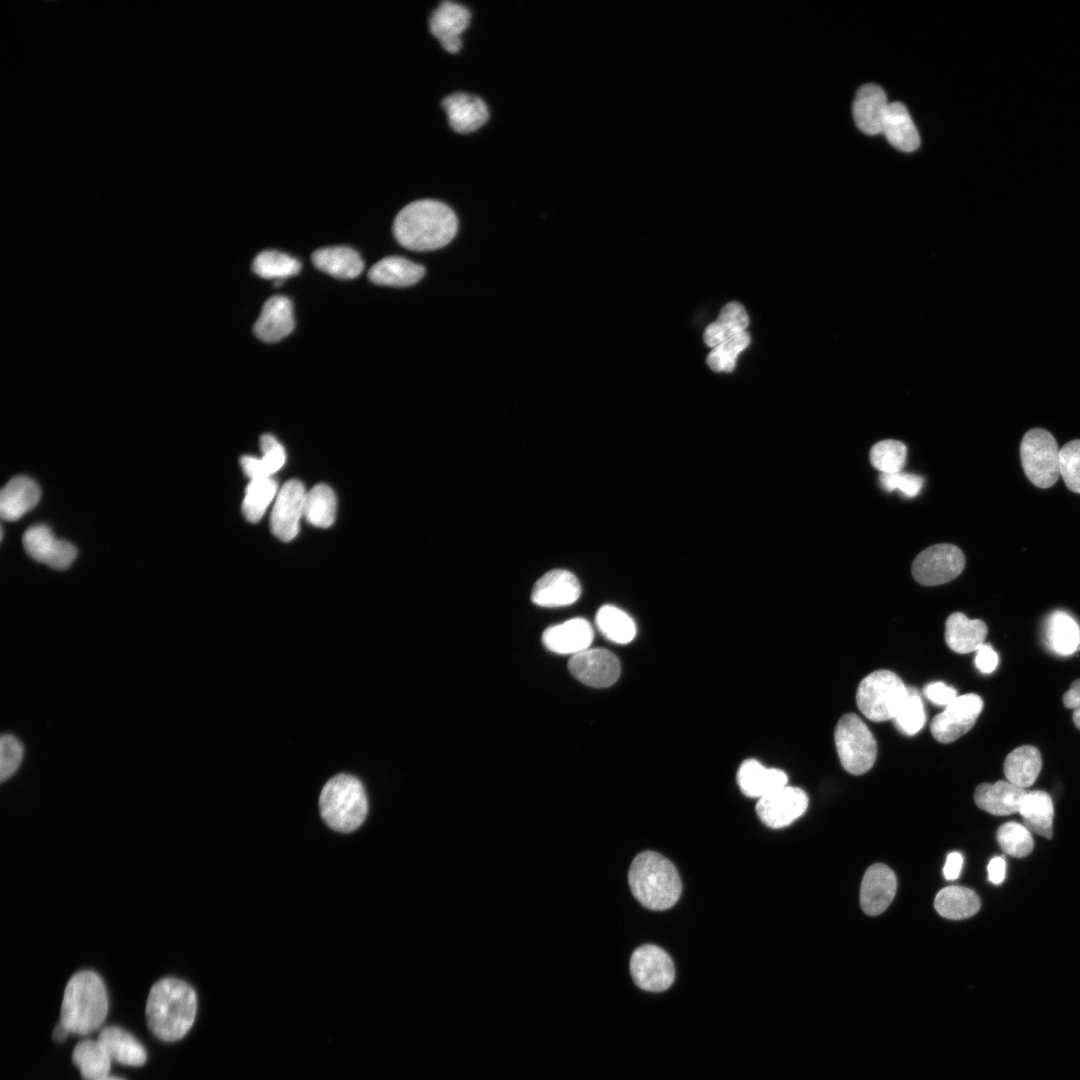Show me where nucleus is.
Masks as SVG:
<instances>
[{
    "instance_id": "f257e3e1",
    "label": "nucleus",
    "mask_w": 1080,
    "mask_h": 1080,
    "mask_svg": "<svg viewBox=\"0 0 1080 1080\" xmlns=\"http://www.w3.org/2000/svg\"><path fill=\"white\" fill-rule=\"evenodd\" d=\"M392 230L403 247L418 252L446 246L455 237L458 219L447 204L423 198L406 204L396 214Z\"/></svg>"
},
{
    "instance_id": "f03ea898",
    "label": "nucleus",
    "mask_w": 1080,
    "mask_h": 1080,
    "mask_svg": "<svg viewBox=\"0 0 1080 1080\" xmlns=\"http://www.w3.org/2000/svg\"><path fill=\"white\" fill-rule=\"evenodd\" d=\"M197 1012L194 989L181 979L166 977L150 989L146 1021L151 1033L165 1042L183 1038L192 1027Z\"/></svg>"
},
{
    "instance_id": "9d476101",
    "label": "nucleus",
    "mask_w": 1080,
    "mask_h": 1080,
    "mask_svg": "<svg viewBox=\"0 0 1080 1080\" xmlns=\"http://www.w3.org/2000/svg\"><path fill=\"white\" fill-rule=\"evenodd\" d=\"M630 972L634 983L650 992L668 989L675 977L670 956L660 947L650 944L640 946L632 953Z\"/></svg>"
},
{
    "instance_id": "49530a36",
    "label": "nucleus",
    "mask_w": 1080,
    "mask_h": 1080,
    "mask_svg": "<svg viewBox=\"0 0 1080 1080\" xmlns=\"http://www.w3.org/2000/svg\"><path fill=\"white\" fill-rule=\"evenodd\" d=\"M1060 475L1066 486L1080 493V439L1066 443L1059 451Z\"/></svg>"
},
{
    "instance_id": "09e8293b",
    "label": "nucleus",
    "mask_w": 1080,
    "mask_h": 1080,
    "mask_svg": "<svg viewBox=\"0 0 1080 1080\" xmlns=\"http://www.w3.org/2000/svg\"><path fill=\"white\" fill-rule=\"evenodd\" d=\"M879 484L888 492L898 490L905 497L913 498L920 493L924 484V479L919 475L902 471L880 473Z\"/></svg>"
},
{
    "instance_id": "3c124183",
    "label": "nucleus",
    "mask_w": 1080,
    "mask_h": 1080,
    "mask_svg": "<svg viewBox=\"0 0 1080 1080\" xmlns=\"http://www.w3.org/2000/svg\"><path fill=\"white\" fill-rule=\"evenodd\" d=\"M998 665V655L989 644H983L976 650L975 666L984 674L993 672Z\"/></svg>"
},
{
    "instance_id": "423d86ee",
    "label": "nucleus",
    "mask_w": 1080,
    "mask_h": 1080,
    "mask_svg": "<svg viewBox=\"0 0 1080 1080\" xmlns=\"http://www.w3.org/2000/svg\"><path fill=\"white\" fill-rule=\"evenodd\" d=\"M908 687L889 670H877L860 682L857 706L869 720L882 722L893 719L907 695Z\"/></svg>"
},
{
    "instance_id": "5701e85b",
    "label": "nucleus",
    "mask_w": 1080,
    "mask_h": 1080,
    "mask_svg": "<svg viewBox=\"0 0 1080 1080\" xmlns=\"http://www.w3.org/2000/svg\"><path fill=\"white\" fill-rule=\"evenodd\" d=\"M737 782L743 794L761 799L787 786L788 777L780 769L767 768L755 759H747L738 769Z\"/></svg>"
},
{
    "instance_id": "8fccbe9b",
    "label": "nucleus",
    "mask_w": 1080,
    "mask_h": 1080,
    "mask_svg": "<svg viewBox=\"0 0 1080 1080\" xmlns=\"http://www.w3.org/2000/svg\"><path fill=\"white\" fill-rule=\"evenodd\" d=\"M923 693L931 703L943 707H946L958 696L953 687L940 681L927 684L923 689Z\"/></svg>"
},
{
    "instance_id": "7c9ffc66",
    "label": "nucleus",
    "mask_w": 1080,
    "mask_h": 1080,
    "mask_svg": "<svg viewBox=\"0 0 1080 1080\" xmlns=\"http://www.w3.org/2000/svg\"><path fill=\"white\" fill-rule=\"evenodd\" d=\"M1045 639L1050 650L1059 655H1071L1080 645V628L1068 613L1057 610L1049 615Z\"/></svg>"
},
{
    "instance_id": "4c0bfd02",
    "label": "nucleus",
    "mask_w": 1080,
    "mask_h": 1080,
    "mask_svg": "<svg viewBox=\"0 0 1080 1080\" xmlns=\"http://www.w3.org/2000/svg\"><path fill=\"white\" fill-rule=\"evenodd\" d=\"M336 514V496L326 484H317L305 495L303 515L320 528L330 527Z\"/></svg>"
},
{
    "instance_id": "13d9d810",
    "label": "nucleus",
    "mask_w": 1080,
    "mask_h": 1080,
    "mask_svg": "<svg viewBox=\"0 0 1080 1080\" xmlns=\"http://www.w3.org/2000/svg\"><path fill=\"white\" fill-rule=\"evenodd\" d=\"M102 1080H124V1079H122V1078H120V1077H116V1076H110V1075H109V1076L105 1077V1078H104V1079H102Z\"/></svg>"
},
{
    "instance_id": "2eb2a0df",
    "label": "nucleus",
    "mask_w": 1080,
    "mask_h": 1080,
    "mask_svg": "<svg viewBox=\"0 0 1080 1080\" xmlns=\"http://www.w3.org/2000/svg\"><path fill=\"white\" fill-rule=\"evenodd\" d=\"M440 107L449 128L464 135L478 131L487 124L490 112L487 103L475 94L457 91L443 97Z\"/></svg>"
},
{
    "instance_id": "f704fd0d",
    "label": "nucleus",
    "mask_w": 1080,
    "mask_h": 1080,
    "mask_svg": "<svg viewBox=\"0 0 1080 1080\" xmlns=\"http://www.w3.org/2000/svg\"><path fill=\"white\" fill-rule=\"evenodd\" d=\"M72 1061L83 1080H102L109 1076L112 1060L98 1040L86 1039L75 1046Z\"/></svg>"
},
{
    "instance_id": "e433bc0d",
    "label": "nucleus",
    "mask_w": 1080,
    "mask_h": 1080,
    "mask_svg": "<svg viewBox=\"0 0 1080 1080\" xmlns=\"http://www.w3.org/2000/svg\"><path fill=\"white\" fill-rule=\"evenodd\" d=\"M260 449L262 458L244 455L240 459V465L247 477L251 480L269 478L284 464L286 454L282 445L271 434L260 437Z\"/></svg>"
},
{
    "instance_id": "5fc2aeb1",
    "label": "nucleus",
    "mask_w": 1080,
    "mask_h": 1080,
    "mask_svg": "<svg viewBox=\"0 0 1080 1080\" xmlns=\"http://www.w3.org/2000/svg\"><path fill=\"white\" fill-rule=\"evenodd\" d=\"M1063 704L1066 708L1071 709L1080 706V679L1075 680L1063 695Z\"/></svg>"
},
{
    "instance_id": "7ed1b4c3",
    "label": "nucleus",
    "mask_w": 1080,
    "mask_h": 1080,
    "mask_svg": "<svg viewBox=\"0 0 1080 1080\" xmlns=\"http://www.w3.org/2000/svg\"><path fill=\"white\" fill-rule=\"evenodd\" d=\"M108 1013V995L99 974L81 970L71 976L64 990L60 1023L71 1034L86 1035L104 1023Z\"/></svg>"
},
{
    "instance_id": "c9c22d12",
    "label": "nucleus",
    "mask_w": 1080,
    "mask_h": 1080,
    "mask_svg": "<svg viewBox=\"0 0 1080 1080\" xmlns=\"http://www.w3.org/2000/svg\"><path fill=\"white\" fill-rule=\"evenodd\" d=\"M977 894L965 887L948 886L938 892L934 906L947 919L959 920L975 915L980 909Z\"/></svg>"
},
{
    "instance_id": "1a4fd4ad",
    "label": "nucleus",
    "mask_w": 1080,
    "mask_h": 1080,
    "mask_svg": "<svg viewBox=\"0 0 1080 1080\" xmlns=\"http://www.w3.org/2000/svg\"><path fill=\"white\" fill-rule=\"evenodd\" d=\"M965 566L962 551L953 544H936L924 549L912 563L915 580L924 586H936L955 579Z\"/></svg>"
},
{
    "instance_id": "c85d7f7f",
    "label": "nucleus",
    "mask_w": 1080,
    "mask_h": 1080,
    "mask_svg": "<svg viewBox=\"0 0 1080 1080\" xmlns=\"http://www.w3.org/2000/svg\"><path fill=\"white\" fill-rule=\"evenodd\" d=\"M424 274L425 269L420 264L404 257L389 256L375 263L368 277L377 285L407 287L417 283Z\"/></svg>"
},
{
    "instance_id": "cd10ccee",
    "label": "nucleus",
    "mask_w": 1080,
    "mask_h": 1080,
    "mask_svg": "<svg viewBox=\"0 0 1080 1080\" xmlns=\"http://www.w3.org/2000/svg\"><path fill=\"white\" fill-rule=\"evenodd\" d=\"M111 1060L127 1066H142L147 1059L144 1046L128 1031L118 1026L104 1027L97 1039Z\"/></svg>"
},
{
    "instance_id": "412c9836",
    "label": "nucleus",
    "mask_w": 1080,
    "mask_h": 1080,
    "mask_svg": "<svg viewBox=\"0 0 1080 1080\" xmlns=\"http://www.w3.org/2000/svg\"><path fill=\"white\" fill-rule=\"evenodd\" d=\"M294 326L291 300L282 295H275L263 304L253 330L260 340L271 343L288 336Z\"/></svg>"
},
{
    "instance_id": "4be33fe9",
    "label": "nucleus",
    "mask_w": 1080,
    "mask_h": 1080,
    "mask_svg": "<svg viewBox=\"0 0 1080 1080\" xmlns=\"http://www.w3.org/2000/svg\"><path fill=\"white\" fill-rule=\"evenodd\" d=\"M888 106L886 94L879 85L861 86L853 102V117L859 130L868 135L882 133Z\"/></svg>"
},
{
    "instance_id": "39448f33",
    "label": "nucleus",
    "mask_w": 1080,
    "mask_h": 1080,
    "mask_svg": "<svg viewBox=\"0 0 1080 1080\" xmlns=\"http://www.w3.org/2000/svg\"><path fill=\"white\" fill-rule=\"evenodd\" d=\"M320 813L335 831L348 833L365 820L368 802L362 783L354 776L338 774L323 787L319 797Z\"/></svg>"
},
{
    "instance_id": "a19ab883",
    "label": "nucleus",
    "mask_w": 1080,
    "mask_h": 1080,
    "mask_svg": "<svg viewBox=\"0 0 1080 1080\" xmlns=\"http://www.w3.org/2000/svg\"><path fill=\"white\" fill-rule=\"evenodd\" d=\"M277 491V482L269 478L253 479L245 489L242 513L247 521L256 523L265 513Z\"/></svg>"
},
{
    "instance_id": "20e7f679",
    "label": "nucleus",
    "mask_w": 1080,
    "mask_h": 1080,
    "mask_svg": "<svg viewBox=\"0 0 1080 1080\" xmlns=\"http://www.w3.org/2000/svg\"><path fill=\"white\" fill-rule=\"evenodd\" d=\"M628 882L635 898L651 910H666L679 899L682 884L675 866L653 851L638 854L631 863Z\"/></svg>"
},
{
    "instance_id": "6ab92c4d",
    "label": "nucleus",
    "mask_w": 1080,
    "mask_h": 1080,
    "mask_svg": "<svg viewBox=\"0 0 1080 1080\" xmlns=\"http://www.w3.org/2000/svg\"><path fill=\"white\" fill-rule=\"evenodd\" d=\"M896 887V876L888 866L880 863L870 866L860 888L862 910L871 916L884 912L895 896Z\"/></svg>"
},
{
    "instance_id": "de8ad7c7",
    "label": "nucleus",
    "mask_w": 1080,
    "mask_h": 1080,
    "mask_svg": "<svg viewBox=\"0 0 1080 1080\" xmlns=\"http://www.w3.org/2000/svg\"><path fill=\"white\" fill-rule=\"evenodd\" d=\"M23 755L24 747L20 740L11 734H3L0 741L1 782L8 780L17 771Z\"/></svg>"
},
{
    "instance_id": "4468645a",
    "label": "nucleus",
    "mask_w": 1080,
    "mask_h": 1080,
    "mask_svg": "<svg viewBox=\"0 0 1080 1080\" xmlns=\"http://www.w3.org/2000/svg\"><path fill=\"white\" fill-rule=\"evenodd\" d=\"M22 542L31 558L57 570L68 568L77 556L74 545L56 538L52 530L42 524L29 527L23 534Z\"/></svg>"
},
{
    "instance_id": "79ce46f5",
    "label": "nucleus",
    "mask_w": 1080,
    "mask_h": 1080,
    "mask_svg": "<svg viewBox=\"0 0 1080 1080\" xmlns=\"http://www.w3.org/2000/svg\"><path fill=\"white\" fill-rule=\"evenodd\" d=\"M892 720L903 734L909 736L923 728L926 715L922 698L915 688H908L907 695Z\"/></svg>"
},
{
    "instance_id": "c03bdc74",
    "label": "nucleus",
    "mask_w": 1080,
    "mask_h": 1080,
    "mask_svg": "<svg viewBox=\"0 0 1080 1080\" xmlns=\"http://www.w3.org/2000/svg\"><path fill=\"white\" fill-rule=\"evenodd\" d=\"M996 837L1002 850L1013 857H1025L1033 850V838L1025 825L1005 823L998 829Z\"/></svg>"
},
{
    "instance_id": "9b49d317",
    "label": "nucleus",
    "mask_w": 1080,
    "mask_h": 1080,
    "mask_svg": "<svg viewBox=\"0 0 1080 1080\" xmlns=\"http://www.w3.org/2000/svg\"><path fill=\"white\" fill-rule=\"evenodd\" d=\"M982 709L983 701L979 695L957 696L933 718L930 724L932 736L940 743L957 740L974 726Z\"/></svg>"
},
{
    "instance_id": "f3484780",
    "label": "nucleus",
    "mask_w": 1080,
    "mask_h": 1080,
    "mask_svg": "<svg viewBox=\"0 0 1080 1080\" xmlns=\"http://www.w3.org/2000/svg\"><path fill=\"white\" fill-rule=\"evenodd\" d=\"M306 491L301 481L290 479L281 487L270 517L272 533L284 542L298 533Z\"/></svg>"
},
{
    "instance_id": "72a5a7b5",
    "label": "nucleus",
    "mask_w": 1080,
    "mask_h": 1080,
    "mask_svg": "<svg viewBox=\"0 0 1080 1080\" xmlns=\"http://www.w3.org/2000/svg\"><path fill=\"white\" fill-rule=\"evenodd\" d=\"M1019 813L1030 831L1048 839L1052 838L1054 808L1051 797L1046 792H1027Z\"/></svg>"
},
{
    "instance_id": "f8f14e48",
    "label": "nucleus",
    "mask_w": 1080,
    "mask_h": 1080,
    "mask_svg": "<svg viewBox=\"0 0 1080 1080\" xmlns=\"http://www.w3.org/2000/svg\"><path fill=\"white\" fill-rule=\"evenodd\" d=\"M472 14L469 8L453 1H442L430 13L427 25L430 34L438 41L441 48L450 54H456L463 48L462 34L471 24Z\"/></svg>"
},
{
    "instance_id": "aec40b11",
    "label": "nucleus",
    "mask_w": 1080,
    "mask_h": 1080,
    "mask_svg": "<svg viewBox=\"0 0 1080 1080\" xmlns=\"http://www.w3.org/2000/svg\"><path fill=\"white\" fill-rule=\"evenodd\" d=\"M593 636L591 624L577 617L548 627L543 632L542 642L553 653L573 656L589 649Z\"/></svg>"
},
{
    "instance_id": "6e6d98bb",
    "label": "nucleus",
    "mask_w": 1080,
    "mask_h": 1080,
    "mask_svg": "<svg viewBox=\"0 0 1080 1080\" xmlns=\"http://www.w3.org/2000/svg\"><path fill=\"white\" fill-rule=\"evenodd\" d=\"M69 1034L71 1033L67 1030V1028L59 1022L53 1029L52 1039L55 1042L61 1043L66 1040Z\"/></svg>"
},
{
    "instance_id": "a878e982",
    "label": "nucleus",
    "mask_w": 1080,
    "mask_h": 1080,
    "mask_svg": "<svg viewBox=\"0 0 1080 1080\" xmlns=\"http://www.w3.org/2000/svg\"><path fill=\"white\" fill-rule=\"evenodd\" d=\"M987 626L980 619H969L961 612L949 615L945 623V640L948 647L960 654L976 651L984 644Z\"/></svg>"
},
{
    "instance_id": "4d7b16f0",
    "label": "nucleus",
    "mask_w": 1080,
    "mask_h": 1080,
    "mask_svg": "<svg viewBox=\"0 0 1080 1080\" xmlns=\"http://www.w3.org/2000/svg\"><path fill=\"white\" fill-rule=\"evenodd\" d=\"M1072 718L1076 727L1080 729V706L1074 709Z\"/></svg>"
},
{
    "instance_id": "a18cd8bd",
    "label": "nucleus",
    "mask_w": 1080,
    "mask_h": 1080,
    "mask_svg": "<svg viewBox=\"0 0 1080 1080\" xmlns=\"http://www.w3.org/2000/svg\"><path fill=\"white\" fill-rule=\"evenodd\" d=\"M750 340V335L745 331L714 347L707 356L709 367L716 372L733 371L738 354L749 345Z\"/></svg>"
},
{
    "instance_id": "ddd939ff",
    "label": "nucleus",
    "mask_w": 1080,
    "mask_h": 1080,
    "mask_svg": "<svg viewBox=\"0 0 1080 1080\" xmlns=\"http://www.w3.org/2000/svg\"><path fill=\"white\" fill-rule=\"evenodd\" d=\"M568 669L580 682L596 688L613 685L621 671L615 654L603 648H589L571 656Z\"/></svg>"
},
{
    "instance_id": "b1692460",
    "label": "nucleus",
    "mask_w": 1080,
    "mask_h": 1080,
    "mask_svg": "<svg viewBox=\"0 0 1080 1080\" xmlns=\"http://www.w3.org/2000/svg\"><path fill=\"white\" fill-rule=\"evenodd\" d=\"M1026 794L1024 788L1000 780L993 784H980L975 790L974 800L980 809L993 815L1005 816L1019 812Z\"/></svg>"
},
{
    "instance_id": "ea45409f",
    "label": "nucleus",
    "mask_w": 1080,
    "mask_h": 1080,
    "mask_svg": "<svg viewBox=\"0 0 1080 1080\" xmlns=\"http://www.w3.org/2000/svg\"><path fill=\"white\" fill-rule=\"evenodd\" d=\"M254 273L264 279L283 281L298 274L301 263L298 259L276 250L260 252L253 260Z\"/></svg>"
},
{
    "instance_id": "864d4df0",
    "label": "nucleus",
    "mask_w": 1080,
    "mask_h": 1080,
    "mask_svg": "<svg viewBox=\"0 0 1080 1080\" xmlns=\"http://www.w3.org/2000/svg\"><path fill=\"white\" fill-rule=\"evenodd\" d=\"M987 871L988 878L993 884L1002 883L1006 873L1005 860L1002 857H994L990 860Z\"/></svg>"
},
{
    "instance_id": "bb28decb",
    "label": "nucleus",
    "mask_w": 1080,
    "mask_h": 1080,
    "mask_svg": "<svg viewBox=\"0 0 1080 1080\" xmlns=\"http://www.w3.org/2000/svg\"><path fill=\"white\" fill-rule=\"evenodd\" d=\"M311 260L317 269L339 279L356 278L364 269L359 253L348 246L320 248Z\"/></svg>"
},
{
    "instance_id": "2f4dec72",
    "label": "nucleus",
    "mask_w": 1080,
    "mask_h": 1080,
    "mask_svg": "<svg viewBox=\"0 0 1080 1080\" xmlns=\"http://www.w3.org/2000/svg\"><path fill=\"white\" fill-rule=\"evenodd\" d=\"M749 324L745 308L738 302L726 304L715 322L708 325L703 334L707 346L716 347L743 332Z\"/></svg>"
},
{
    "instance_id": "a211bd4d",
    "label": "nucleus",
    "mask_w": 1080,
    "mask_h": 1080,
    "mask_svg": "<svg viewBox=\"0 0 1080 1080\" xmlns=\"http://www.w3.org/2000/svg\"><path fill=\"white\" fill-rule=\"evenodd\" d=\"M581 585L570 571L555 569L545 573L534 584L531 600L542 607H562L576 602Z\"/></svg>"
},
{
    "instance_id": "58836bf2",
    "label": "nucleus",
    "mask_w": 1080,
    "mask_h": 1080,
    "mask_svg": "<svg viewBox=\"0 0 1080 1080\" xmlns=\"http://www.w3.org/2000/svg\"><path fill=\"white\" fill-rule=\"evenodd\" d=\"M595 621L600 632L614 643L627 644L636 635L634 620L615 606L604 605L600 607L596 613Z\"/></svg>"
},
{
    "instance_id": "603ef678",
    "label": "nucleus",
    "mask_w": 1080,
    "mask_h": 1080,
    "mask_svg": "<svg viewBox=\"0 0 1080 1080\" xmlns=\"http://www.w3.org/2000/svg\"><path fill=\"white\" fill-rule=\"evenodd\" d=\"M963 865V857L958 852H952L947 856L943 868L944 877L947 880H955L959 877Z\"/></svg>"
},
{
    "instance_id": "393cba45",
    "label": "nucleus",
    "mask_w": 1080,
    "mask_h": 1080,
    "mask_svg": "<svg viewBox=\"0 0 1080 1080\" xmlns=\"http://www.w3.org/2000/svg\"><path fill=\"white\" fill-rule=\"evenodd\" d=\"M40 488L27 476H16L2 488L0 514L4 520L16 521L33 509L40 500Z\"/></svg>"
},
{
    "instance_id": "c756f323",
    "label": "nucleus",
    "mask_w": 1080,
    "mask_h": 1080,
    "mask_svg": "<svg viewBox=\"0 0 1080 1080\" xmlns=\"http://www.w3.org/2000/svg\"><path fill=\"white\" fill-rule=\"evenodd\" d=\"M882 133L889 143L902 152H913L920 145V136L904 104L890 103Z\"/></svg>"
},
{
    "instance_id": "6e6552de",
    "label": "nucleus",
    "mask_w": 1080,
    "mask_h": 1080,
    "mask_svg": "<svg viewBox=\"0 0 1080 1080\" xmlns=\"http://www.w3.org/2000/svg\"><path fill=\"white\" fill-rule=\"evenodd\" d=\"M1059 451L1053 435L1045 429L1026 432L1020 445V456L1027 478L1039 488H1048L1060 476Z\"/></svg>"
},
{
    "instance_id": "dca6fc26",
    "label": "nucleus",
    "mask_w": 1080,
    "mask_h": 1080,
    "mask_svg": "<svg viewBox=\"0 0 1080 1080\" xmlns=\"http://www.w3.org/2000/svg\"><path fill=\"white\" fill-rule=\"evenodd\" d=\"M807 806L808 796L802 789L785 786L759 799L756 812L765 825L778 829L788 826L802 816Z\"/></svg>"
},
{
    "instance_id": "473e14b6",
    "label": "nucleus",
    "mask_w": 1080,
    "mask_h": 1080,
    "mask_svg": "<svg viewBox=\"0 0 1080 1080\" xmlns=\"http://www.w3.org/2000/svg\"><path fill=\"white\" fill-rule=\"evenodd\" d=\"M1042 767L1039 750L1031 745L1014 749L1005 759L1004 773L1007 781L1024 788L1037 779Z\"/></svg>"
},
{
    "instance_id": "0eeeda50",
    "label": "nucleus",
    "mask_w": 1080,
    "mask_h": 1080,
    "mask_svg": "<svg viewBox=\"0 0 1080 1080\" xmlns=\"http://www.w3.org/2000/svg\"><path fill=\"white\" fill-rule=\"evenodd\" d=\"M834 741L843 768L861 775L869 771L877 757V744L866 724L854 713L844 714L838 721Z\"/></svg>"
},
{
    "instance_id": "37998d69",
    "label": "nucleus",
    "mask_w": 1080,
    "mask_h": 1080,
    "mask_svg": "<svg viewBox=\"0 0 1080 1080\" xmlns=\"http://www.w3.org/2000/svg\"><path fill=\"white\" fill-rule=\"evenodd\" d=\"M907 448L901 441L886 439L874 444L870 450V462L881 473L902 471L906 462Z\"/></svg>"
}]
</instances>
